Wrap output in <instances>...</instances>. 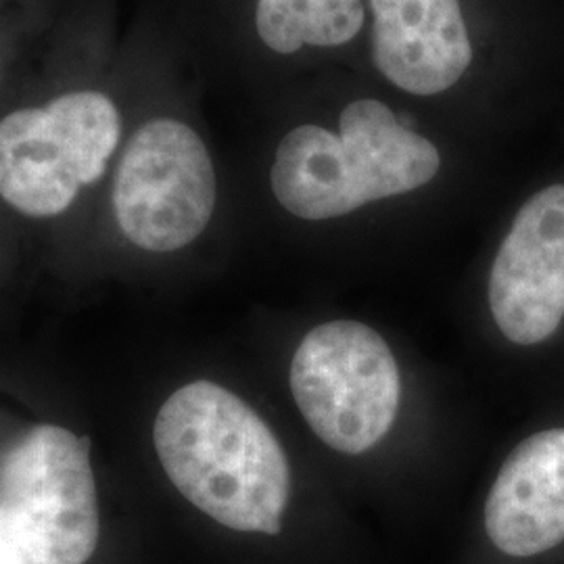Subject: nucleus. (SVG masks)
Listing matches in <instances>:
<instances>
[{"mask_svg":"<svg viewBox=\"0 0 564 564\" xmlns=\"http://www.w3.org/2000/svg\"><path fill=\"white\" fill-rule=\"evenodd\" d=\"M153 444L165 475L193 506L241 533H281L291 496L284 449L232 391L184 384L163 403Z\"/></svg>","mask_w":564,"mask_h":564,"instance_id":"1","label":"nucleus"},{"mask_svg":"<svg viewBox=\"0 0 564 564\" xmlns=\"http://www.w3.org/2000/svg\"><path fill=\"white\" fill-rule=\"evenodd\" d=\"M437 147L402 126L375 99L343 109L339 134L321 126L291 130L276 151L270 182L286 212L303 220H328L366 203L416 191L433 181Z\"/></svg>","mask_w":564,"mask_h":564,"instance_id":"2","label":"nucleus"},{"mask_svg":"<svg viewBox=\"0 0 564 564\" xmlns=\"http://www.w3.org/2000/svg\"><path fill=\"white\" fill-rule=\"evenodd\" d=\"M0 529L32 564H86L101 535L88 440L39 424L0 463Z\"/></svg>","mask_w":564,"mask_h":564,"instance_id":"3","label":"nucleus"},{"mask_svg":"<svg viewBox=\"0 0 564 564\" xmlns=\"http://www.w3.org/2000/svg\"><path fill=\"white\" fill-rule=\"evenodd\" d=\"M120 111L101 93H69L0 120V197L51 218L99 181L120 142Z\"/></svg>","mask_w":564,"mask_h":564,"instance_id":"4","label":"nucleus"},{"mask_svg":"<svg viewBox=\"0 0 564 564\" xmlns=\"http://www.w3.org/2000/svg\"><path fill=\"white\" fill-rule=\"evenodd\" d=\"M291 391L324 444L362 454L389 433L400 408V368L383 337L354 321L310 330L291 362Z\"/></svg>","mask_w":564,"mask_h":564,"instance_id":"5","label":"nucleus"},{"mask_svg":"<svg viewBox=\"0 0 564 564\" xmlns=\"http://www.w3.org/2000/svg\"><path fill=\"white\" fill-rule=\"evenodd\" d=\"M214 207L216 172L199 134L178 120L144 123L113 182L123 237L144 251H178L202 235Z\"/></svg>","mask_w":564,"mask_h":564,"instance_id":"6","label":"nucleus"},{"mask_svg":"<svg viewBox=\"0 0 564 564\" xmlns=\"http://www.w3.org/2000/svg\"><path fill=\"white\" fill-rule=\"evenodd\" d=\"M489 307L508 341L535 345L564 318V184L523 203L489 274Z\"/></svg>","mask_w":564,"mask_h":564,"instance_id":"7","label":"nucleus"},{"mask_svg":"<svg viewBox=\"0 0 564 564\" xmlns=\"http://www.w3.org/2000/svg\"><path fill=\"white\" fill-rule=\"evenodd\" d=\"M372 59L405 93L431 97L452 88L473 61L458 0H370Z\"/></svg>","mask_w":564,"mask_h":564,"instance_id":"8","label":"nucleus"},{"mask_svg":"<svg viewBox=\"0 0 564 564\" xmlns=\"http://www.w3.org/2000/svg\"><path fill=\"white\" fill-rule=\"evenodd\" d=\"M485 531L517 558L564 542V429L531 435L508 456L485 505Z\"/></svg>","mask_w":564,"mask_h":564,"instance_id":"9","label":"nucleus"},{"mask_svg":"<svg viewBox=\"0 0 564 564\" xmlns=\"http://www.w3.org/2000/svg\"><path fill=\"white\" fill-rule=\"evenodd\" d=\"M258 34L281 55L303 46H341L364 25L362 0H258Z\"/></svg>","mask_w":564,"mask_h":564,"instance_id":"10","label":"nucleus"},{"mask_svg":"<svg viewBox=\"0 0 564 564\" xmlns=\"http://www.w3.org/2000/svg\"><path fill=\"white\" fill-rule=\"evenodd\" d=\"M0 564H32L15 545L7 540L2 529H0Z\"/></svg>","mask_w":564,"mask_h":564,"instance_id":"11","label":"nucleus"}]
</instances>
